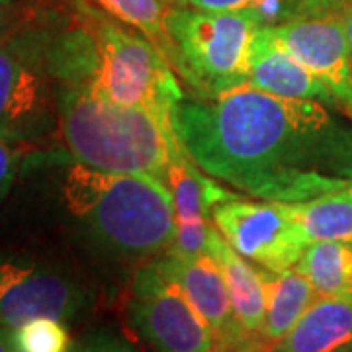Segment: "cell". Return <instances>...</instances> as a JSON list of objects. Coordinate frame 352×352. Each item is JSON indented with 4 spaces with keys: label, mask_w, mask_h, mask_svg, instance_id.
I'll return each mask as SVG.
<instances>
[{
    "label": "cell",
    "mask_w": 352,
    "mask_h": 352,
    "mask_svg": "<svg viewBox=\"0 0 352 352\" xmlns=\"http://www.w3.org/2000/svg\"><path fill=\"white\" fill-rule=\"evenodd\" d=\"M173 126L204 173L251 198L296 204L352 182V126L323 102L245 85L217 98L184 96Z\"/></svg>",
    "instance_id": "obj_1"
},
{
    "label": "cell",
    "mask_w": 352,
    "mask_h": 352,
    "mask_svg": "<svg viewBox=\"0 0 352 352\" xmlns=\"http://www.w3.org/2000/svg\"><path fill=\"white\" fill-rule=\"evenodd\" d=\"M47 61L57 87L173 118L184 98L173 65L151 39L90 0H39Z\"/></svg>",
    "instance_id": "obj_2"
},
{
    "label": "cell",
    "mask_w": 352,
    "mask_h": 352,
    "mask_svg": "<svg viewBox=\"0 0 352 352\" xmlns=\"http://www.w3.org/2000/svg\"><path fill=\"white\" fill-rule=\"evenodd\" d=\"M61 196L90 239L116 258L145 261L164 254L175 243L170 190L151 176L104 173L71 161Z\"/></svg>",
    "instance_id": "obj_3"
},
{
    "label": "cell",
    "mask_w": 352,
    "mask_h": 352,
    "mask_svg": "<svg viewBox=\"0 0 352 352\" xmlns=\"http://www.w3.org/2000/svg\"><path fill=\"white\" fill-rule=\"evenodd\" d=\"M59 135L73 161L116 175L151 176L166 184L180 141L173 118L122 106L85 88L57 87Z\"/></svg>",
    "instance_id": "obj_4"
},
{
    "label": "cell",
    "mask_w": 352,
    "mask_h": 352,
    "mask_svg": "<svg viewBox=\"0 0 352 352\" xmlns=\"http://www.w3.org/2000/svg\"><path fill=\"white\" fill-rule=\"evenodd\" d=\"M168 63L196 98H217L249 85L261 32L249 12L201 10L175 4L166 16Z\"/></svg>",
    "instance_id": "obj_5"
},
{
    "label": "cell",
    "mask_w": 352,
    "mask_h": 352,
    "mask_svg": "<svg viewBox=\"0 0 352 352\" xmlns=\"http://www.w3.org/2000/svg\"><path fill=\"white\" fill-rule=\"evenodd\" d=\"M0 133L24 147L59 133L57 82L38 4L0 41Z\"/></svg>",
    "instance_id": "obj_6"
},
{
    "label": "cell",
    "mask_w": 352,
    "mask_h": 352,
    "mask_svg": "<svg viewBox=\"0 0 352 352\" xmlns=\"http://www.w3.org/2000/svg\"><path fill=\"white\" fill-rule=\"evenodd\" d=\"M127 317L155 352H219L214 331L155 258L133 278Z\"/></svg>",
    "instance_id": "obj_7"
},
{
    "label": "cell",
    "mask_w": 352,
    "mask_h": 352,
    "mask_svg": "<svg viewBox=\"0 0 352 352\" xmlns=\"http://www.w3.org/2000/svg\"><path fill=\"white\" fill-rule=\"evenodd\" d=\"M212 223L241 256L276 272L296 266L309 245L286 201L237 196L215 206Z\"/></svg>",
    "instance_id": "obj_8"
},
{
    "label": "cell",
    "mask_w": 352,
    "mask_h": 352,
    "mask_svg": "<svg viewBox=\"0 0 352 352\" xmlns=\"http://www.w3.org/2000/svg\"><path fill=\"white\" fill-rule=\"evenodd\" d=\"M92 294L73 274L22 254L0 252V327L12 329L36 317L75 319Z\"/></svg>",
    "instance_id": "obj_9"
},
{
    "label": "cell",
    "mask_w": 352,
    "mask_h": 352,
    "mask_svg": "<svg viewBox=\"0 0 352 352\" xmlns=\"http://www.w3.org/2000/svg\"><path fill=\"white\" fill-rule=\"evenodd\" d=\"M261 36L309 69L352 116V63L340 16H303L261 28Z\"/></svg>",
    "instance_id": "obj_10"
},
{
    "label": "cell",
    "mask_w": 352,
    "mask_h": 352,
    "mask_svg": "<svg viewBox=\"0 0 352 352\" xmlns=\"http://www.w3.org/2000/svg\"><path fill=\"white\" fill-rule=\"evenodd\" d=\"M166 186L173 196L176 219L175 243L166 254L180 258L198 256L208 249L210 231L214 227L210 223L214 208L221 201L237 198V194L226 190L217 178L204 173L182 145L170 161Z\"/></svg>",
    "instance_id": "obj_11"
},
{
    "label": "cell",
    "mask_w": 352,
    "mask_h": 352,
    "mask_svg": "<svg viewBox=\"0 0 352 352\" xmlns=\"http://www.w3.org/2000/svg\"><path fill=\"white\" fill-rule=\"evenodd\" d=\"M155 261L164 274L184 292L196 311L214 331L219 352L237 351L251 344L235 317L223 272L210 252L188 258L164 252Z\"/></svg>",
    "instance_id": "obj_12"
},
{
    "label": "cell",
    "mask_w": 352,
    "mask_h": 352,
    "mask_svg": "<svg viewBox=\"0 0 352 352\" xmlns=\"http://www.w3.org/2000/svg\"><path fill=\"white\" fill-rule=\"evenodd\" d=\"M206 252L214 256V261L219 264L223 272L227 289L231 296V305L241 329L245 331L251 344L258 346L264 327V305H266L261 268L252 266L245 256H241L223 239V235L215 229V226L210 231Z\"/></svg>",
    "instance_id": "obj_13"
},
{
    "label": "cell",
    "mask_w": 352,
    "mask_h": 352,
    "mask_svg": "<svg viewBox=\"0 0 352 352\" xmlns=\"http://www.w3.org/2000/svg\"><path fill=\"white\" fill-rule=\"evenodd\" d=\"M272 351L352 352V298L317 296Z\"/></svg>",
    "instance_id": "obj_14"
},
{
    "label": "cell",
    "mask_w": 352,
    "mask_h": 352,
    "mask_svg": "<svg viewBox=\"0 0 352 352\" xmlns=\"http://www.w3.org/2000/svg\"><path fill=\"white\" fill-rule=\"evenodd\" d=\"M249 85L282 98L317 100L327 106L337 104L329 88L309 69H305L288 51L264 39L261 32L254 43Z\"/></svg>",
    "instance_id": "obj_15"
},
{
    "label": "cell",
    "mask_w": 352,
    "mask_h": 352,
    "mask_svg": "<svg viewBox=\"0 0 352 352\" xmlns=\"http://www.w3.org/2000/svg\"><path fill=\"white\" fill-rule=\"evenodd\" d=\"M261 268V266H258ZM264 284V327L258 346L272 351L288 335L317 298L311 282L298 266L286 270L261 268Z\"/></svg>",
    "instance_id": "obj_16"
},
{
    "label": "cell",
    "mask_w": 352,
    "mask_h": 352,
    "mask_svg": "<svg viewBox=\"0 0 352 352\" xmlns=\"http://www.w3.org/2000/svg\"><path fill=\"white\" fill-rule=\"evenodd\" d=\"M321 298H352V243H309L296 264Z\"/></svg>",
    "instance_id": "obj_17"
},
{
    "label": "cell",
    "mask_w": 352,
    "mask_h": 352,
    "mask_svg": "<svg viewBox=\"0 0 352 352\" xmlns=\"http://www.w3.org/2000/svg\"><path fill=\"white\" fill-rule=\"evenodd\" d=\"M292 214L309 243L346 241L352 243V196L346 190L314 200L289 204Z\"/></svg>",
    "instance_id": "obj_18"
},
{
    "label": "cell",
    "mask_w": 352,
    "mask_h": 352,
    "mask_svg": "<svg viewBox=\"0 0 352 352\" xmlns=\"http://www.w3.org/2000/svg\"><path fill=\"white\" fill-rule=\"evenodd\" d=\"M102 12L112 16L113 20L129 25L151 39L153 43L168 55V32L166 16L170 10V2L164 0H90Z\"/></svg>",
    "instance_id": "obj_19"
},
{
    "label": "cell",
    "mask_w": 352,
    "mask_h": 352,
    "mask_svg": "<svg viewBox=\"0 0 352 352\" xmlns=\"http://www.w3.org/2000/svg\"><path fill=\"white\" fill-rule=\"evenodd\" d=\"M12 352H69L73 339L63 319L36 317L8 329Z\"/></svg>",
    "instance_id": "obj_20"
},
{
    "label": "cell",
    "mask_w": 352,
    "mask_h": 352,
    "mask_svg": "<svg viewBox=\"0 0 352 352\" xmlns=\"http://www.w3.org/2000/svg\"><path fill=\"white\" fill-rule=\"evenodd\" d=\"M180 4L201 10L249 12L261 28H268L292 20L298 0H180Z\"/></svg>",
    "instance_id": "obj_21"
},
{
    "label": "cell",
    "mask_w": 352,
    "mask_h": 352,
    "mask_svg": "<svg viewBox=\"0 0 352 352\" xmlns=\"http://www.w3.org/2000/svg\"><path fill=\"white\" fill-rule=\"evenodd\" d=\"M69 352H139L131 342L112 331H92L78 340H73Z\"/></svg>",
    "instance_id": "obj_22"
},
{
    "label": "cell",
    "mask_w": 352,
    "mask_h": 352,
    "mask_svg": "<svg viewBox=\"0 0 352 352\" xmlns=\"http://www.w3.org/2000/svg\"><path fill=\"white\" fill-rule=\"evenodd\" d=\"M22 149L24 145L0 133V200H4L12 188L22 159Z\"/></svg>",
    "instance_id": "obj_23"
},
{
    "label": "cell",
    "mask_w": 352,
    "mask_h": 352,
    "mask_svg": "<svg viewBox=\"0 0 352 352\" xmlns=\"http://www.w3.org/2000/svg\"><path fill=\"white\" fill-rule=\"evenodd\" d=\"M28 8H4V6H0V41L22 22Z\"/></svg>",
    "instance_id": "obj_24"
},
{
    "label": "cell",
    "mask_w": 352,
    "mask_h": 352,
    "mask_svg": "<svg viewBox=\"0 0 352 352\" xmlns=\"http://www.w3.org/2000/svg\"><path fill=\"white\" fill-rule=\"evenodd\" d=\"M342 24H344V32H346V39H349V50H351V63H352V4L342 14Z\"/></svg>",
    "instance_id": "obj_25"
},
{
    "label": "cell",
    "mask_w": 352,
    "mask_h": 352,
    "mask_svg": "<svg viewBox=\"0 0 352 352\" xmlns=\"http://www.w3.org/2000/svg\"><path fill=\"white\" fill-rule=\"evenodd\" d=\"M34 4H36V0H0V6H4V8H28Z\"/></svg>",
    "instance_id": "obj_26"
},
{
    "label": "cell",
    "mask_w": 352,
    "mask_h": 352,
    "mask_svg": "<svg viewBox=\"0 0 352 352\" xmlns=\"http://www.w3.org/2000/svg\"><path fill=\"white\" fill-rule=\"evenodd\" d=\"M0 352H12L10 337H8V329L6 327H0Z\"/></svg>",
    "instance_id": "obj_27"
},
{
    "label": "cell",
    "mask_w": 352,
    "mask_h": 352,
    "mask_svg": "<svg viewBox=\"0 0 352 352\" xmlns=\"http://www.w3.org/2000/svg\"><path fill=\"white\" fill-rule=\"evenodd\" d=\"M233 352H274V351H268V349H263V346H254V344H247V346H241L237 351Z\"/></svg>",
    "instance_id": "obj_28"
},
{
    "label": "cell",
    "mask_w": 352,
    "mask_h": 352,
    "mask_svg": "<svg viewBox=\"0 0 352 352\" xmlns=\"http://www.w3.org/2000/svg\"><path fill=\"white\" fill-rule=\"evenodd\" d=\"M164 2H170V4H180V0H164Z\"/></svg>",
    "instance_id": "obj_29"
},
{
    "label": "cell",
    "mask_w": 352,
    "mask_h": 352,
    "mask_svg": "<svg viewBox=\"0 0 352 352\" xmlns=\"http://www.w3.org/2000/svg\"><path fill=\"white\" fill-rule=\"evenodd\" d=\"M346 192H349V194H351V196H352V182H351V184H349V188H346Z\"/></svg>",
    "instance_id": "obj_30"
}]
</instances>
